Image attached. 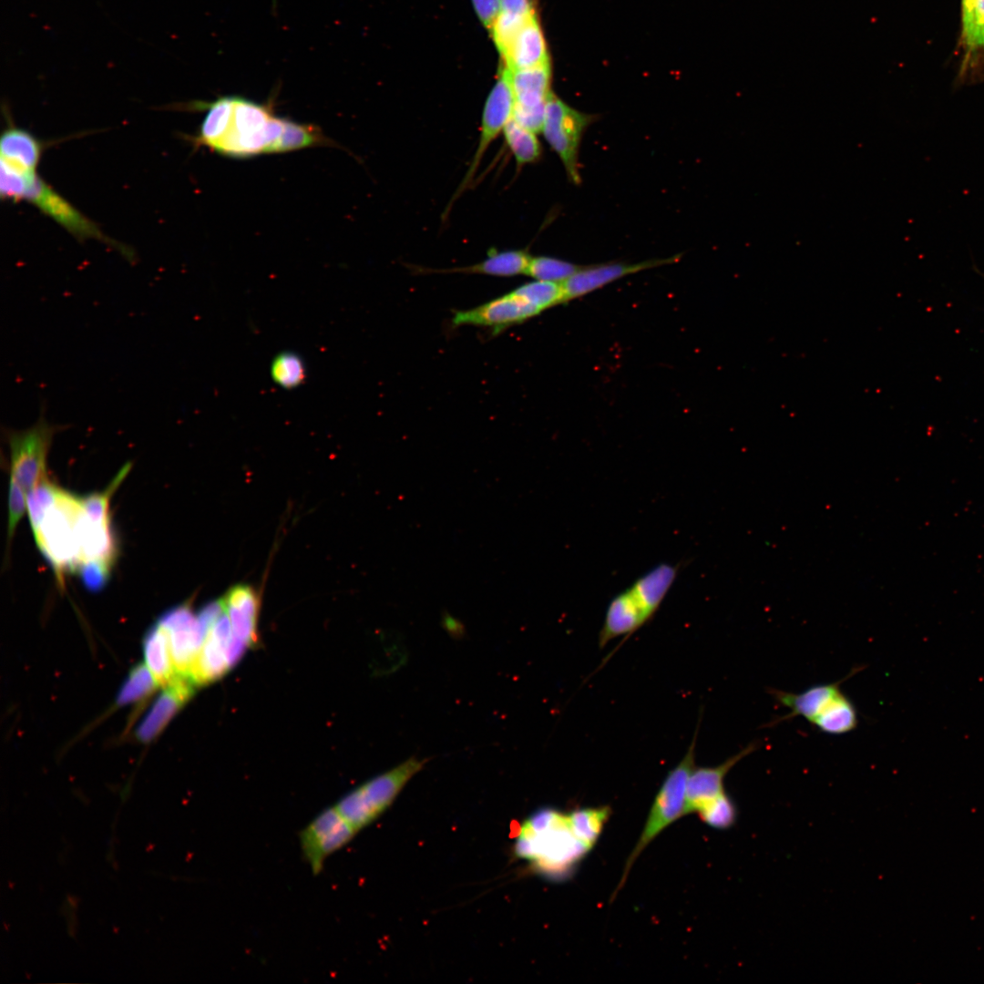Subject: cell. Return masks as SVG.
Masks as SVG:
<instances>
[{
	"mask_svg": "<svg viewBox=\"0 0 984 984\" xmlns=\"http://www.w3.org/2000/svg\"><path fill=\"white\" fill-rule=\"evenodd\" d=\"M582 266L547 256L530 257L526 273L538 281L563 282Z\"/></svg>",
	"mask_w": 984,
	"mask_h": 984,
	"instance_id": "obj_33",
	"label": "cell"
},
{
	"mask_svg": "<svg viewBox=\"0 0 984 984\" xmlns=\"http://www.w3.org/2000/svg\"><path fill=\"white\" fill-rule=\"evenodd\" d=\"M477 17L490 33L501 11L500 0H471Z\"/></svg>",
	"mask_w": 984,
	"mask_h": 984,
	"instance_id": "obj_40",
	"label": "cell"
},
{
	"mask_svg": "<svg viewBox=\"0 0 984 984\" xmlns=\"http://www.w3.org/2000/svg\"><path fill=\"white\" fill-rule=\"evenodd\" d=\"M222 600L233 637L249 648L253 647L258 641L257 620L260 608L256 591L249 585L239 584L229 589Z\"/></svg>",
	"mask_w": 984,
	"mask_h": 984,
	"instance_id": "obj_20",
	"label": "cell"
},
{
	"mask_svg": "<svg viewBox=\"0 0 984 984\" xmlns=\"http://www.w3.org/2000/svg\"><path fill=\"white\" fill-rule=\"evenodd\" d=\"M979 1V0H961V32L959 44L962 52L968 46L971 37Z\"/></svg>",
	"mask_w": 984,
	"mask_h": 984,
	"instance_id": "obj_39",
	"label": "cell"
},
{
	"mask_svg": "<svg viewBox=\"0 0 984 984\" xmlns=\"http://www.w3.org/2000/svg\"><path fill=\"white\" fill-rule=\"evenodd\" d=\"M82 497L58 487L48 478L27 493V512L36 542L58 579L79 569L82 558L79 524Z\"/></svg>",
	"mask_w": 984,
	"mask_h": 984,
	"instance_id": "obj_1",
	"label": "cell"
},
{
	"mask_svg": "<svg viewBox=\"0 0 984 984\" xmlns=\"http://www.w3.org/2000/svg\"><path fill=\"white\" fill-rule=\"evenodd\" d=\"M514 92L512 118L534 133L541 132L550 95V65L510 71Z\"/></svg>",
	"mask_w": 984,
	"mask_h": 984,
	"instance_id": "obj_12",
	"label": "cell"
},
{
	"mask_svg": "<svg viewBox=\"0 0 984 984\" xmlns=\"http://www.w3.org/2000/svg\"><path fill=\"white\" fill-rule=\"evenodd\" d=\"M530 255L522 250H512L504 251H494L489 253L488 256L480 262L474 265L466 267L446 269V270H430V269H417V272H459V273H478L487 274L498 277H511L518 274H525L526 270L530 260Z\"/></svg>",
	"mask_w": 984,
	"mask_h": 984,
	"instance_id": "obj_22",
	"label": "cell"
},
{
	"mask_svg": "<svg viewBox=\"0 0 984 984\" xmlns=\"http://www.w3.org/2000/svg\"><path fill=\"white\" fill-rule=\"evenodd\" d=\"M60 425L50 424L44 414L30 427L6 431L10 476L26 493L47 478L46 459Z\"/></svg>",
	"mask_w": 984,
	"mask_h": 984,
	"instance_id": "obj_8",
	"label": "cell"
},
{
	"mask_svg": "<svg viewBox=\"0 0 984 984\" xmlns=\"http://www.w3.org/2000/svg\"><path fill=\"white\" fill-rule=\"evenodd\" d=\"M196 685L187 675L177 674L155 700L139 723L137 738L144 743L159 734L178 711L190 700Z\"/></svg>",
	"mask_w": 984,
	"mask_h": 984,
	"instance_id": "obj_17",
	"label": "cell"
},
{
	"mask_svg": "<svg viewBox=\"0 0 984 984\" xmlns=\"http://www.w3.org/2000/svg\"><path fill=\"white\" fill-rule=\"evenodd\" d=\"M145 664L159 685L166 686L178 673L175 670L167 632L158 623L146 634L143 642Z\"/></svg>",
	"mask_w": 984,
	"mask_h": 984,
	"instance_id": "obj_23",
	"label": "cell"
},
{
	"mask_svg": "<svg viewBox=\"0 0 984 984\" xmlns=\"http://www.w3.org/2000/svg\"><path fill=\"white\" fill-rule=\"evenodd\" d=\"M231 639L230 619L224 610L209 630L188 675L196 686L209 684L231 670L228 652Z\"/></svg>",
	"mask_w": 984,
	"mask_h": 984,
	"instance_id": "obj_16",
	"label": "cell"
},
{
	"mask_svg": "<svg viewBox=\"0 0 984 984\" xmlns=\"http://www.w3.org/2000/svg\"><path fill=\"white\" fill-rule=\"evenodd\" d=\"M327 142L321 131L313 125L299 124L286 119L282 134L274 153L286 152Z\"/></svg>",
	"mask_w": 984,
	"mask_h": 984,
	"instance_id": "obj_34",
	"label": "cell"
},
{
	"mask_svg": "<svg viewBox=\"0 0 984 984\" xmlns=\"http://www.w3.org/2000/svg\"><path fill=\"white\" fill-rule=\"evenodd\" d=\"M358 831L331 806L317 815L299 833L302 856L313 875H318L326 859L346 846Z\"/></svg>",
	"mask_w": 984,
	"mask_h": 984,
	"instance_id": "obj_10",
	"label": "cell"
},
{
	"mask_svg": "<svg viewBox=\"0 0 984 984\" xmlns=\"http://www.w3.org/2000/svg\"><path fill=\"white\" fill-rule=\"evenodd\" d=\"M500 61L510 70L548 64L546 40L536 12L531 15Z\"/></svg>",
	"mask_w": 984,
	"mask_h": 984,
	"instance_id": "obj_21",
	"label": "cell"
},
{
	"mask_svg": "<svg viewBox=\"0 0 984 984\" xmlns=\"http://www.w3.org/2000/svg\"><path fill=\"white\" fill-rule=\"evenodd\" d=\"M157 623L167 632L177 673L189 675L206 638L190 603L170 609Z\"/></svg>",
	"mask_w": 984,
	"mask_h": 984,
	"instance_id": "obj_13",
	"label": "cell"
},
{
	"mask_svg": "<svg viewBox=\"0 0 984 984\" xmlns=\"http://www.w3.org/2000/svg\"><path fill=\"white\" fill-rule=\"evenodd\" d=\"M285 122V118L273 116L269 106L233 97L227 128L210 149L231 157L274 153Z\"/></svg>",
	"mask_w": 984,
	"mask_h": 984,
	"instance_id": "obj_5",
	"label": "cell"
},
{
	"mask_svg": "<svg viewBox=\"0 0 984 984\" xmlns=\"http://www.w3.org/2000/svg\"><path fill=\"white\" fill-rule=\"evenodd\" d=\"M610 814L611 809L605 805L579 808L569 814L575 835L589 850L597 843Z\"/></svg>",
	"mask_w": 984,
	"mask_h": 984,
	"instance_id": "obj_26",
	"label": "cell"
},
{
	"mask_svg": "<svg viewBox=\"0 0 984 984\" xmlns=\"http://www.w3.org/2000/svg\"><path fill=\"white\" fill-rule=\"evenodd\" d=\"M757 748V743H751L716 766L697 767L695 765L687 784V815L696 813L706 803L725 792L723 783L727 774L743 758Z\"/></svg>",
	"mask_w": 984,
	"mask_h": 984,
	"instance_id": "obj_18",
	"label": "cell"
},
{
	"mask_svg": "<svg viewBox=\"0 0 984 984\" xmlns=\"http://www.w3.org/2000/svg\"><path fill=\"white\" fill-rule=\"evenodd\" d=\"M702 822L716 829L732 827L737 818V808L726 792L702 805L696 812Z\"/></svg>",
	"mask_w": 984,
	"mask_h": 984,
	"instance_id": "obj_35",
	"label": "cell"
},
{
	"mask_svg": "<svg viewBox=\"0 0 984 984\" xmlns=\"http://www.w3.org/2000/svg\"><path fill=\"white\" fill-rule=\"evenodd\" d=\"M514 92L510 70L501 63L496 84L491 89L483 110L480 137L475 155L458 190L453 197L457 199L467 189L478 169L480 162L491 143L503 132L512 118Z\"/></svg>",
	"mask_w": 984,
	"mask_h": 984,
	"instance_id": "obj_11",
	"label": "cell"
},
{
	"mask_svg": "<svg viewBox=\"0 0 984 984\" xmlns=\"http://www.w3.org/2000/svg\"><path fill=\"white\" fill-rule=\"evenodd\" d=\"M811 723L825 733L834 735L847 733L858 725L857 710L851 699L841 692Z\"/></svg>",
	"mask_w": 984,
	"mask_h": 984,
	"instance_id": "obj_24",
	"label": "cell"
},
{
	"mask_svg": "<svg viewBox=\"0 0 984 984\" xmlns=\"http://www.w3.org/2000/svg\"><path fill=\"white\" fill-rule=\"evenodd\" d=\"M860 669L853 670L847 677L854 675ZM847 677L833 683L814 685L800 693L771 689L770 693L774 699L783 706L789 708L790 712L786 715L770 722L766 726H773L797 716H801L811 723L842 692L841 683Z\"/></svg>",
	"mask_w": 984,
	"mask_h": 984,
	"instance_id": "obj_19",
	"label": "cell"
},
{
	"mask_svg": "<svg viewBox=\"0 0 984 984\" xmlns=\"http://www.w3.org/2000/svg\"><path fill=\"white\" fill-rule=\"evenodd\" d=\"M201 105L206 108L207 113L196 138V142L210 148L227 128L232 111L233 96L221 97L211 103Z\"/></svg>",
	"mask_w": 984,
	"mask_h": 984,
	"instance_id": "obj_28",
	"label": "cell"
},
{
	"mask_svg": "<svg viewBox=\"0 0 984 984\" xmlns=\"http://www.w3.org/2000/svg\"><path fill=\"white\" fill-rule=\"evenodd\" d=\"M501 11L522 15H528L535 12L530 0H500Z\"/></svg>",
	"mask_w": 984,
	"mask_h": 984,
	"instance_id": "obj_41",
	"label": "cell"
},
{
	"mask_svg": "<svg viewBox=\"0 0 984 984\" xmlns=\"http://www.w3.org/2000/svg\"><path fill=\"white\" fill-rule=\"evenodd\" d=\"M541 313L537 307L512 291L475 308L458 311L454 314L455 326L471 324L492 328L497 333L509 326L521 323Z\"/></svg>",
	"mask_w": 984,
	"mask_h": 984,
	"instance_id": "obj_14",
	"label": "cell"
},
{
	"mask_svg": "<svg viewBox=\"0 0 984 984\" xmlns=\"http://www.w3.org/2000/svg\"><path fill=\"white\" fill-rule=\"evenodd\" d=\"M111 566L99 561H89L83 564L78 572L84 585L89 590H99L108 582Z\"/></svg>",
	"mask_w": 984,
	"mask_h": 984,
	"instance_id": "obj_38",
	"label": "cell"
},
{
	"mask_svg": "<svg viewBox=\"0 0 984 984\" xmlns=\"http://www.w3.org/2000/svg\"><path fill=\"white\" fill-rule=\"evenodd\" d=\"M27 511V493L10 476L8 488V522H7V543L8 548L15 535L16 527Z\"/></svg>",
	"mask_w": 984,
	"mask_h": 984,
	"instance_id": "obj_37",
	"label": "cell"
},
{
	"mask_svg": "<svg viewBox=\"0 0 984 984\" xmlns=\"http://www.w3.org/2000/svg\"><path fill=\"white\" fill-rule=\"evenodd\" d=\"M679 569V564L661 562L613 597L599 633L600 648L619 636L632 634L651 620L673 585Z\"/></svg>",
	"mask_w": 984,
	"mask_h": 984,
	"instance_id": "obj_2",
	"label": "cell"
},
{
	"mask_svg": "<svg viewBox=\"0 0 984 984\" xmlns=\"http://www.w3.org/2000/svg\"><path fill=\"white\" fill-rule=\"evenodd\" d=\"M271 376L279 386L285 389L298 387L306 377L304 362L296 353L282 352L272 362Z\"/></svg>",
	"mask_w": 984,
	"mask_h": 984,
	"instance_id": "obj_30",
	"label": "cell"
},
{
	"mask_svg": "<svg viewBox=\"0 0 984 984\" xmlns=\"http://www.w3.org/2000/svg\"><path fill=\"white\" fill-rule=\"evenodd\" d=\"M425 760L411 757L351 791L334 806L359 832L377 819L394 802Z\"/></svg>",
	"mask_w": 984,
	"mask_h": 984,
	"instance_id": "obj_7",
	"label": "cell"
},
{
	"mask_svg": "<svg viewBox=\"0 0 984 984\" xmlns=\"http://www.w3.org/2000/svg\"><path fill=\"white\" fill-rule=\"evenodd\" d=\"M37 169L7 168L5 169V187L11 200H25L54 220L78 240L96 239L113 246L128 260H133L132 251L106 236L95 222L77 210L37 174Z\"/></svg>",
	"mask_w": 984,
	"mask_h": 984,
	"instance_id": "obj_3",
	"label": "cell"
},
{
	"mask_svg": "<svg viewBox=\"0 0 984 984\" xmlns=\"http://www.w3.org/2000/svg\"><path fill=\"white\" fill-rule=\"evenodd\" d=\"M42 145L30 132L11 127L1 136L0 156L22 164L37 167Z\"/></svg>",
	"mask_w": 984,
	"mask_h": 984,
	"instance_id": "obj_25",
	"label": "cell"
},
{
	"mask_svg": "<svg viewBox=\"0 0 984 984\" xmlns=\"http://www.w3.org/2000/svg\"><path fill=\"white\" fill-rule=\"evenodd\" d=\"M594 117L568 106L550 93L541 132L558 154L569 179L579 184V149L584 131Z\"/></svg>",
	"mask_w": 984,
	"mask_h": 984,
	"instance_id": "obj_9",
	"label": "cell"
},
{
	"mask_svg": "<svg viewBox=\"0 0 984 984\" xmlns=\"http://www.w3.org/2000/svg\"><path fill=\"white\" fill-rule=\"evenodd\" d=\"M589 850L577 838L569 819L556 810L537 812L524 824L517 853L545 869H560L575 864Z\"/></svg>",
	"mask_w": 984,
	"mask_h": 984,
	"instance_id": "obj_4",
	"label": "cell"
},
{
	"mask_svg": "<svg viewBox=\"0 0 984 984\" xmlns=\"http://www.w3.org/2000/svg\"><path fill=\"white\" fill-rule=\"evenodd\" d=\"M534 13L535 12L528 15H522L500 11V14L489 33L500 55V59L506 56L518 32L528 17Z\"/></svg>",
	"mask_w": 984,
	"mask_h": 984,
	"instance_id": "obj_36",
	"label": "cell"
},
{
	"mask_svg": "<svg viewBox=\"0 0 984 984\" xmlns=\"http://www.w3.org/2000/svg\"><path fill=\"white\" fill-rule=\"evenodd\" d=\"M697 732L698 730L685 755L669 771L655 795L641 834L627 858L621 878L612 894L611 900L624 886L633 864L643 850L669 825L680 817L687 815V784L695 767Z\"/></svg>",
	"mask_w": 984,
	"mask_h": 984,
	"instance_id": "obj_6",
	"label": "cell"
},
{
	"mask_svg": "<svg viewBox=\"0 0 984 984\" xmlns=\"http://www.w3.org/2000/svg\"><path fill=\"white\" fill-rule=\"evenodd\" d=\"M681 255L635 263L611 262L582 266L571 277L561 282L564 302L578 299L626 275L643 270L677 262Z\"/></svg>",
	"mask_w": 984,
	"mask_h": 984,
	"instance_id": "obj_15",
	"label": "cell"
},
{
	"mask_svg": "<svg viewBox=\"0 0 984 984\" xmlns=\"http://www.w3.org/2000/svg\"><path fill=\"white\" fill-rule=\"evenodd\" d=\"M158 685L147 665L138 664L131 670L120 688L117 703L126 705L143 700L150 695Z\"/></svg>",
	"mask_w": 984,
	"mask_h": 984,
	"instance_id": "obj_32",
	"label": "cell"
},
{
	"mask_svg": "<svg viewBox=\"0 0 984 984\" xmlns=\"http://www.w3.org/2000/svg\"><path fill=\"white\" fill-rule=\"evenodd\" d=\"M984 0H979L973 25L971 37L963 51L962 62L958 72V81L976 80L980 75L984 62Z\"/></svg>",
	"mask_w": 984,
	"mask_h": 984,
	"instance_id": "obj_27",
	"label": "cell"
},
{
	"mask_svg": "<svg viewBox=\"0 0 984 984\" xmlns=\"http://www.w3.org/2000/svg\"><path fill=\"white\" fill-rule=\"evenodd\" d=\"M538 310H544L564 302V292L560 282L535 280L512 291Z\"/></svg>",
	"mask_w": 984,
	"mask_h": 984,
	"instance_id": "obj_31",
	"label": "cell"
},
{
	"mask_svg": "<svg viewBox=\"0 0 984 984\" xmlns=\"http://www.w3.org/2000/svg\"><path fill=\"white\" fill-rule=\"evenodd\" d=\"M506 143L518 166L532 163L541 154L536 133L511 118L503 129Z\"/></svg>",
	"mask_w": 984,
	"mask_h": 984,
	"instance_id": "obj_29",
	"label": "cell"
}]
</instances>
